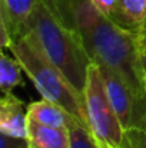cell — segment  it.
<instances>
[{"mask_svg":"<svg viewBox=\"0 0 146 148\" xmlns=\"http://www.w3.org/2000/svg\"><path fill=\"white\" fill-rule=\"evenodd\" d=\"M53 16L75 30L92 60L115 71L129 86L146 130V92L139 65L136 32L102 13L92 0H43Z\"/></svg>","mask_w":146,"mask_h":148,"instance_id":"1","label":"cell"},{"mask_svg":"<svg viewBox=\"0 0 146 148\" xmlns=\"http://www.w3.org/2000/svg\"><path fill=\"white\" fill-rule=\"evenodd\" d=\"M10 50L39 94L66 109L80 127L90 134L83 94L77 91L65 73L49 59L36 35L32 30H26L13 42Z\"/></svg>","mask_w":146,"mask_h":148,"instance_id":"2","label":"cell"},{"mask_svg":"<svg viewBox=\"0 0 146 148\" xmlns=\"http://www.w3.org/2000/svg\"><path fill=\"white\" fill-rule=\"evenodd\" d=\"M27 30L36 35L49 59L83 94L88 69L93 60L85 49L80 36L60 23L43 0H39L33 9L27 20Z\"/></svg>","mask_w":146,"mask_h":148,"instance_id":"3","label":"cell"},{"mask_svg":"<svg viewBox=\"0 0 146 148\" xmlns=\"http://www.w3.org/2000/svg\"><path fill=\"white\" fill-rule=\"evenodd\" d=\"M83 97L90 134L97 147L126 148V130L107 97L105 81L95 62H92L88 69Z\"/></svg>","mask_w":146,"mask_h":148,"instance_id":"4","label":"cell"},{"mask_svg":"<svg viewBox=\"0 0 146 148\" xmlns=\"http://www.w3.org/2000/svg\"><path fill=\"white\" fill-rule=\"evenodd\" d=\"M99 71L105 81L107 97L110 99L116 114L119 115L120 122L123 124L125 130L132 128V127L142 128L136 102H135V98H133L129 86L126 85V82L110 68L99 66Z\"/></svg>","mask_w":146,"mask_h":148,"instance_id":"5","label":"cell"},{"mask_svg":"<svg viewBox=\"0 0 146 148\" xmlns=\"http://www.w3.org/2000/svg\"><path fill=\"white\" fill-rule=\"evenodd\" d=\"M27 124V106H24L23 101L13 95V92L3 94L0 99V132L26 140Z\"/></svg>","mask_w":146,"mask_h":148,"instance_id":"6","label":"cell"},{"mask_svg":"<svg viewBox=\"0 0 146 148\" xmlns=\"http://www.w3.org/2000/svg\"><path fill=\"white\" fill-rule=\"evenodd\" d=\"M26 141L29 148H72V131L29 119Z\"/></svg>","mask_w":146,"mask_h":148,"instance_id":"7","label":"cell"},{"mask_svg":"<svg viewBox=\"0 0 146 148\" xmlns=\"http://www.w3.org/2000/svg\"><path fill=\"white\" fill-rule=\"evenodd\" d=\"M27 116L29 119L36 121L42 125L56 128L72 130L75 125H80L66 109L45 98L27 105Z\"/></svg>","mask_w":146,"mask_h":148,"instance_id":"8","label":"cell"},{"mask_svg":"<svg viewBox=\"0 0 146 148\" xmlns=\"http://www.w3.org/2000/svg\"><path fill=\"white\" fill-rule=\"evenodd\" d=\"M113 20L132 32H141L146 23V0H117Z\"/></svg>","mask_w":146,"mask_h":148,"instance_id":"9","label":"cell"},{"mask_svg":"<svg viewBox=\"0 0 146 148\" xmlns=\"http://www.w3.org/2000/svg\"><path fill=\"white\" fill-rule=\"evenodd\" d=\"M22 65L13 56H7L4 49L0 52V88L3 94L13 92V89L22 84Z\"/></svg>","mask_w":146,"mask_h":148,"instance_id":"10","label":"cell"},{"mask_svg":"<svg viewBox=\"0 0 146 148\" xmlns=\"http://www.w3.org/2000/svg\"><path fill=\"white\" fill-rule=\"evenodd\" d=\"M72 148H99L90 134L80 125H75L72 130Z\"/></svg>","mask_w":146,"mask_h":148,"instance_id":"11","label":"cell"},{"mask_svg":"<svg viewBox=\"0 0 146 148\" xmlns=\"http://www.w3.org/2000/svg\"><path fill=\"white\" fill-rule=\"evenodd\" d=\"M126 148H146V130L132 127L126 130Z\"/></svg>","mask_w":146,"mask_h":148,"instance_id":"12","label":"cell"},{"mask_svg":"<svg viewBox=\"0 0 146 148\" xmlns=\"http://www.w3.org/2000/svg\"><path fill=\"white\" fill-rule=\"evenodd\" d=\"M0 148H29L24 138H16L0 132Z\"/></svg>","mask_w":146,"mask_h":148,"instance_id":"13","label":"cell"},{"mask_svg":"<svg viewBox=\"0 0 146 148\" xmlns=\"http://www.w3.org/2000/svg\"><path fill=\"white\" fill-rule=\"evenodd\" d=\"M139 49V65H141V71L143 73V78H146V48L138 46Z\"/></svg>","mask_w":146,"mask_h":148,"instance_id":"14","label":"cell"},{"mask_svg":"<svg viewBox=\"0 0 146 148\" xmlns=\"http://www.w3.org/2000/svg\"><path fill=\"white\" fill-rule=\"evenodd\" d=\"M136 36H138V46L146 48V29L141 30V32H138Z\"/></svg>","mask_w":146,"mask_h":148,"instance_id":"15","label":"cell"},{"mask_svg":"<svg viewBox=\"0 0 146 148\" xmlns=\"http://www.w3.org/2000/svg\"><path fill=\"white\" fill-rule=\"evenodd\" d=\"M143 84H145V92H146V78L143 79Z\"/></svg>","mask_w":146,"mask_h":148,"instance_id":"16","label":"cell"},{"mask_svg":"<svg viewBox=\"0 0 146 148\" xmlns=\"http://www.w3.org/2000/svg\"><path fill=\"white\" fill-rule=\"evenodd\" d=\"M143 29H146V23H145V27H143ZM143 29H142V30H143Z\"/></svg>","mask_w":146,"mask_h":148,"instance_id":"17","label":"cell"}]
</instances>
